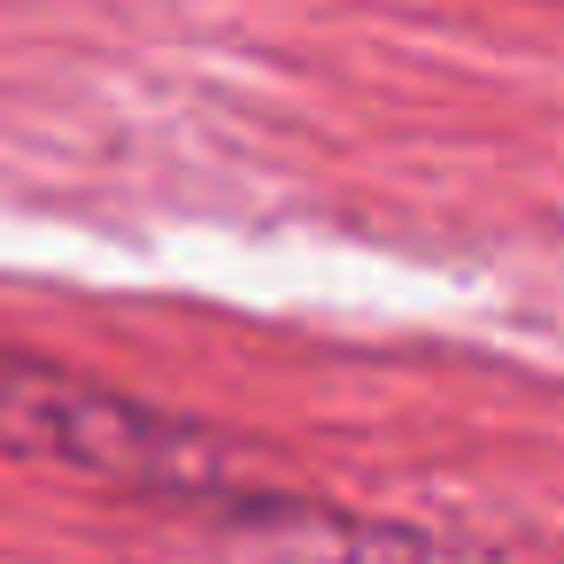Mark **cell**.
Masks as SVG:
<instances>
[{"mask_svg":"<svg viewBox=\"0 0 564 564\" xmlns=\"http://www.w3.org/2000/svg\"><path fill=\"white\" fill-rule=\"evenodd\" d=\"M0 448L24 464H55L78 479H117V487H163V495H202L225 471V448L209 425L163 417L132 394H109L94 379L0 356Z\"/></svg>","mask_w":564,"mask_h":564,"instance_id":"1","label":"cell"},{"mask_svg":"<svg viewBox=\"0 0 564 564\" xmlns=\"http://www.w3.org/2000/svg\"><path fill=\"white\" fill-rule=\"evenodd\" d=\"M209 564H479V556L410 525H371L310 502H256L217 525Z\"/></svg>","mask_w":564,"mask_h":564,"instance_id":"2","label":"cell"}]
</instances>
